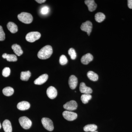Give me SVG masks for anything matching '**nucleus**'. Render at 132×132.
<instances>
[{"label":"nucleus","mask_w":132,"mask_h":132,"mask_svg":"<svg viewBox=\"0 0 132 132\" xmlns=\"http://www.w3.org/2000/svg\"><path fill=\"white\" fill-rule=\"evenodd\" d=\"M53 48L50 45H46L43 47L38 53V57L42 60H46L51 57L53 53Z\"/></svg>","instance_id":"nucleus-1"},{"label":"nucleus","mask_w":132,"mask_h":132,"mask_svg":"<svg viewBox=\"0 0 132 132\" xmlns=\"http://www.w3.org/2000/svg\"><path fill=\"white\" fill-rule=\"evenodd\" d=\"M18 18L20 21L26 24H30L33 21L32 15L26 12H22L18 15Z\"/></svg>","instance_id":"nucleus-2"},{"label":"nucleus","mask_w":132,"mask_h":132,"mask_svg":"<svg viewBox=\"0 0 132 132\" xmlns=\"http://www.w3.org/2000/svg\"><path fill=\"white\" fill-rule=\"evenodd\" d=\"M19 122L22 127L26 130L29 129L32 126V121L26 116H22L19 118Z\"/></svg>","instance_id":"nucleus-3"},{"label":"nucleus","mask_w":132,"mask_h":132,"mask_svg":"<svg viewBox=\"0 0 132 132\" xmlns=\"http://www.w3.org/2000/svg\"><path fill=\"white\" fill-rule=\"evenodd\" d=\"M40 37L41 34L39 32H32L26 35V39L28 42L33 43L39 39Z\"/></svg>","instance_id":"nucleus-4"},{"label":"nucleus","mask_w":132,"mask_h":132,"mask_svg":"<svg viewBox=\"0 0 132 132\" xmlns=\"http://www.w3.org/2000/svg\"><path fill=\"white\" fill-rule=\"evenodd\" d=\"M41 121L43 126L45 129L50 131L53 130L54 128L53 124L50 119L46 118H43Z\"/></svg>","instance_id":"nucleus-5"},{"label":"nucleus","mask_w":132,"mask_h":132,"mask_svg":"<svg viewBox=\"0 0 132 132\" xmlns=\"http://www.w3.org/2000/svg\"><path fill=\"white\" fill-rule=\"evenodd\" d=\"M93 24L91 21H87L82 23L80 29L82 31L86 32L88 35L90 36L92 31Z\"/></svg>","instance_id":"nucleus-6"},{"label":"nucleus","mask_w":132,"mask_h":132,"mask_svg":"<svg viewBox=\"0 0 132 132\" xmlns=\"http://www.w3.org/2000/svg\"><path fill=\"white\" fill-rule=\"evenodd\" d=\"M63 117L67 120L72 121L76 119L78 117L77 113L70 111H65L62 113Z\"/></svg>","instance_id":"nucleus-7"},{"label":"nucleus","mask_w":132,"mask_h":132,"mask_svg":"<svg viewBox=\"0 0 132 132\" xmlns=\"http://www.w3.org/2000/svg\"><path fill=\"white\" fill-rule=\"evenodd\" d=\"M64 108L65 109L70 111H74L78 107V104L75 101L72 100L67 102L64 105Z\"/></svg>","instance_id":"nucleus-8"},{"label":"nucleus","mask_w":132,"mask_h":132,"mask_svg":"<svg viewBox=\"0 0 132 132\" xmlns=\"http://www.w3.org/2000/svg\"><path fill=\"white\" fill-rule=\"evenodd\" d=\"M46 93L48 98L51 99H54L57 97V90L54 87L50 86L47 90Z\"/></svg>","instance_id":"nucleus-9"},{"label":"nucleus","mask_w":132,"mask_h":132,"mask_svg":"<svg viewBox=\"0 0 132 132\" xmlns=\"http://www.w3.org/2000/svg\"><path fill=\"white\" fill-rule=\"evenodd\" d=\"M80 91L83 94H91L93 92L92 88L87 86L84 82H81L80 85Z\"/></svg>","instance_id":"nucleus-10"},{"label":"nucleus","mask_w":132,"mask_h":132,"mask_svg":"<svg viewBox=\"0 0 132 132\" xmlns=\"http://www.w3.org/2000/svg\"><path fill=\"white\" fill-rule=\"evenodd\" d=\"M68 83L70 88L73 90L75 89L78 85V79L75 76L71 75L69 77Z\"/></svg>","instance_id":"nucleus-11"},{"label":"nucleus","mask_w":132,"mask_h":132,"mask_svg":"<svg viewBox=\"0 0 132 132\" xmlns=\"http://www.w3.org/2000/svg\"><path fill=\"white\" fill-rule=\"evenodd\" d=\"M48 75L47 74L42 75L34 81L35 84L36 85H41L44 84L47 81Z\"/></svg>","instance_id":"nucleus-12"},{"label":"nucleus","mask_w":132,"mask_h":132,"mask_svg":"<svg viewBox=\"0 0 132 132\" xmlns=\"http://www.w3.org/2000/svg\"><path fill=\"white\" fill-rule=\"evenodd\" d=\"M85 4L87 6L88 10L90 12L94 11L97 7V5L94 0H86L85 1Z\"/></svg>","instance_id":"nucleus-13"},{"label":"nucleus","mask_w":132,"mask_h":132,"mask_svg":"<svg viewBox=\"0 0 132 132\" xmlns=\"http://www.w3.org/2000/svg\"><path fill=\"white\" fill-rule=\"evenodd\" d=\"M93 57L90 53H87L83 55L81 57V61L82 64L87 65L89 62L93 61Z\"/></svg>","instance_id":"nucleus-14"},{"label":"nucleus","mask_w":132,"mask_h":132,"mask_svg":"<svg viewBox=\"0 0 132 132\" xmlns=\"http://www.w3.org/2000/svg\"><path fill=\"white\" fill-rule=\"evenodd\" d=\"M30 104L28 102L23 101L18 103L17 108L21 111H25L30 108Z\"/></svg>","instance_id":"nucleus-15"},{"label":"nucleus","mask_w":132,"mask_h":132,"mask_svg":"<svg viewBox=\"0 0 132 132\" xmlns=\"http://www.w3.org/2000/svg\"><path fill=\"white\" fill-rule=\"evenodd\" d=\"M2 126L5 132H12V125L9 120H6L4 121L3 123Z\"/></svg>","instance_id":"nucleus-16"},{"label":"nucleus","mask_w":132,"mask_h":132,"mask_svg":"<svg viewBox=\"0 0 132 132\" xmlns=\"http://www.w3.org/2000/svg\"><path fill=\"white\" fill-rule=\"evenodd\" d=\"M12 49L13 50L15 54L17 56H20L23 54V52L20 45L17 44H14L12 46Z\"/></svg>","instance_id":"nucleus-17"},{"label":"nucleus","mask_w":132,"mask_h":132,"mask_svg":"<svg viewBox=\"0 0 132 132\" xmlns=\"http://www.w3.org/2000/svg\"><path fill=\"white\" fill-rule=\"evenodd\" d=\"M7 26L8 30L12 34H15L18 31L17 26L14 22H10Z\"/></svg>","instance_id":"nucleus-18"},{"label":"nucleus","mask_w":132,"mask_h":132,"mask_svg":"<svg viewBox=\"0 0 132 132\" xmlns=\"http://www.w3.org/2000/svg\"><path fill=\"white\" fill-rule=\"evenodd\" d=\"M2 57L3 59H6L8 61L15 62L17 61V58L16 55L14 54H9L4 53L2 55Z\"/></svg>","instance_id":"nucleus-19"},{"label":"nucleus","mask_w":132,"mask_h":132,"mask_svg":"<svg viewBox=\"0 0 132 132\" xmlns=\"http://www.w3.org/2000/svg\"><path fill=\"white\" fill-rule=\"evenodd\" d=\"M97 125L94 124H90L86 125L83 128V130L85 132H94L97 130Z\"/></svg>","instance_id":"nucleus-20"},{"label":"nucleus","mask_w":132,"mask_h":132,"mask_svg":"<svg viewBox=\"0 0 132 132\" xmlns=\"http://www.w3.org/2000/svg\"><path fill=\"white\" fill-rule=\"evenodd\" d=\"M87 76L88 79L93 81H97L98 79V75L92 71H90L88 72Z\"/></svg>","instance_id":"nucleus-21"},{"label":"nucleus","mask_w":132,"mask_h":132,"mask_svg":"<svg viewBox=\"0 0 132 132\" xmlns=\"http://www.w3.org/2000/svg\"><path fill=\"white\" fill-rule=\"evenodd\" d=\"M3 94L6 96H10L13 94L14 90L13 88L7 87L5 88L2 90Z\"/></svg>","instance_id":"nucleus-22"},{"label":"nucleus","mask_w":132,"mask_h":132,"mask_svg":"<svg viewBox=\"0 0 132 132\" xmlns=\"http://www.w3.org/2000/svg\"><path fill=\"white\" fill-rule=\"evenodd\" d=\"M31 76V73L30 71L22 72L21 73L20 79L22 80L27 81Z\"/></svg>","instance_id":"nucleus-23"},{"label":"nucleus","mask_w":132,"mask_h":132,"mask_svg":"<svg viewBox=\"0 0 132 132\" xmlns=\"http://www.w3.org/2000/svg\"><path fill=\"white\" fill-rule=\"evenodd\" d=\"M95 19L97 22L100 23L102 22L105 19V15L103 13L99 12L95 14Z\"/></svg>","instance_id":"nucleus-24"},{"label":"nucleus","mask_w":132,"mask_h":132,"mask_svg":"<svg viewBox=\"0 0 132 132\" xmlns=\"http://www.w3.org/2000/svg\"><path fill=\"white\" fill-rule=\"evenodd\" d=\"M92 98V96L90 94H83L81 95V100L83 104H86Z\"/></svg>","instance_id":"nucleus-25"},{"label":"nucleus","mask_w":132,"mask_h":132,"mask_svg":"<svg viewBox=\"0 0 132 132\" xmlns=\"http://www.w3.org/2000/svg\"><path fill=\"white\" fill-rule=\"evenodd\" d=\"M68 53L72 60H74L76 59L77 55H76L75 50L74 48H70L69 50Z\"/></svg>","instance_id":"nucleus-26"},{"label":"nucleus","mask_w":132,"mask_h":132,"mask_svg":"<svg viewBox=\"0 0 132 132\" xmlns=\"http://www.w3.org/2000/svg\"><path fill=\"white\" fill-rule=\"evenodd\" d=\"M59 62H60V63L61 65H64L67 63L68 60L67 57L64 55H62L60 57Z\"/></svg>","instance_id":"nucleus-27"},{"label":"nucleus","mask_w":132,"mask_h":132,"mask_svg":"<svg viewBox=\"0 0 132 132\" xmlns=\"http://www.w3.org/2000/svg\"><path fill=\"white\" fill-rule=\"evenodd\" d=\"M10 74V69L9 68L6 67L3 70L2 72V75L4 77H7Z\"/></svg>","instance_id":"nucleus-28"},{"label":"nucleus","mask_w":132,"mask_h":132,"mask_svg":"<svg viewBox=\"0 0 132 132\" xmlns=\"http://www.w3.org/2000/svg\"><path fill=\"white\" fill-rule=\"evenodd\" d=\"M50 9L47 6L43 7L40 9V13L43 15H46L49 13Z\"/></svg>","instance_id":"nucleus-29"},{"label":"nucleus","mask_w":132,"mask_h":132,"mask_svg":"<svg viewBox=\"0 0 132 132\" xmlns=\"http://www.w3.org/2000/svg\"><path fill=\"white\" fill-rule=\"evenodd\" d=\"M5 39V34L3 29L2 27L0 26V41H2Z\"/></svg>","instance_id":"nucleus-30"},{"label":"nucleus","mask_w":132,"mask_h":132,"mask_svg":"<svg viewBox=\"0 0 132 132\" xmlns=\"http://www.w3.org/2000/svg\"><path fill=\"white\" fill-rule=\"evenodd\" d=\"M128 6L129 8L132 9V0L128 1Z\"/></svg>","instance_id":"nucleus-31"},{"label":"nucleus","mask_w":132,"mask_h":132,"mask_svg":"<svg viewBox=\"0 0 132 132\" xmlns=\"http://www.w3.org/2000/svg\"><path fill=\"white\" fill-rule=\"evenodd\" d=\"M35 1L37 2L38 3H40V4L43 3L45 2L46 1V0H36Z\"/></svg>","instance_id":"nucleus-32"},{"label":"nucleus","mask_w":132,"mask_h":132,"mask_svg":"<svg viewBox=\"0 0 132 132\" xmlns=\"http://www.w3.org/2000/svg\"><path fill=\"white\" fill-rule=\"evenodd\" d=\"M1 127H2L1 125V123H0V129H1Z\"/></svg>","instance_id":"nucleus-33"},{"label":"nucleus","mask_w":132,"mask_h":132,"mask_svg":"<svg viewBox=\"0 0 132 132\" xmlns=\"http://www.w3.org/2000/svg\"><path fill=\"white\" fill-rule=\"evenodd\" d=\"M92 132H98L97 131H95Z\"/></svg>","instance_id":"nucleus-34"}]
</instances>
